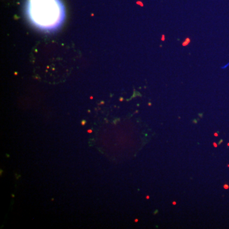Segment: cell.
<instances>
[{"instance_id": "1", "label": "cell", "mask_w": 229, "mask_h": 229, "mask_svg": "<svg viewBox=\"0 0 229 229\" xmlns=\"http://www.w3.org/2000/svg\"><path fill=\"white\" fill-rule=\"evenodd\" d=\"M25 10L32 25L46 32L57 30L66 16L61 0H27Z\"/></svg>"}]
</instances>
